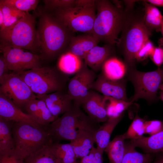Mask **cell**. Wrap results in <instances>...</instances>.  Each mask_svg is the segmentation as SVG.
Returning a JSON list of instances; mask_svg holds the SVG:
<instances>
[{"label": "cell", "instance_id": "6da1fadb", "mask_svg": "<svg viewBox=\"0 0 163 163\" xmlns=\"http://www.w3.org/2000/svg\"><path fill=\"white\" fill-rule=\"evenodd\" d=\"M38 11L36 13L40 42V56L44 60H52L66 51L75 33L43 8Z\"/></svg>", "mask_w": 163, "mask_h": 163}, {"label": "cell", "instance_id": "7a4b0ae2", "mask_svg": "<svg viewBox=\"0 0 163 163\" xmlns=\"http://www.w3.org/2000/svg\"><path fill=\"white\" fill-rule=\"evenodd\" d=\"M80 106L74 103L71 108L51 123L43 126L52 142L62 140H74L79 132L87 130L93 133L99 127L81 110Z\"/></svg>", "mask_w": 163, "mask_h": 163}, {"label": "cell", "instance_id": "3957f363", "mask_svg": "<svg viewBox=\"0 0 163 163\" xmlns=\"http://www.w3.org/2000/svg\"><path fill=\"white\" fill-rule=\"evenodd\" d=\"M97 12L91 35L99 42L112 46L118 44V35L126 20L119 8L108 0H96Z\"/></svg>", "mask_w": 163, "mask_h": 163}, {"label": "cell", "instance_id": "277c9868", "mask_svg": "<svg viewBox=\"0 0 163 163\" xmlns=\"http://www.w3.org/2000/svg\"><path fill=\"white\" fill-rule=\"evenodd\" d=\"M37 17L36 12L34 14L26 13L22 18L0 31V41L35 54L40 53V42L36 26Z\"/></svg>", "mask_w": 163, "mask_h": 163}, {"label": "cell", "instance_id": "5b68a950", "mask_svg": "<svg viewBox=\"0 0 163 163\" xmlns=\"http://www.w3.org/2000/svg\"><path fill=\"white\" fill-rule=\"evenodd\" d=\"M17 73L36 96L64 91L68 79L66 74L51 67L41 66Z\"/></svg>", "mask_w": 163, "mask_h": 163}, {"label": "cell", "instance_id": "8992f818", "mask_svg": "<svg viewBox=\"0 0 163 163\" xmlns=\"http://www.w3.org/2000/svg\"><path fill=\"white\" fill-rule=\"evenodd\" d=\"M11 130L15 144L14 155L24 161L50 141L42 126H35L26 123L12 121Z\"/></svg>", "mask_w": 163, "mask_h": 163}, {"label": "cell", "instance_id": "52a82bcc", "mask_svg": "<svg viewBox=\"0 0 163 163\" xmlns=\"http://www.w3.org/2000/svg\"><path fill=\"white\" fill-rule=\"evenodd\" d=\"M117 45L122 47L128 65L133 67L135 56L145 42L149 39L151 31L146 26L143 18L126 19Z\"/></svg>", "mask_w": 163, "mask_h": 163}, {"label": "cell", "instance_id": "ba28073f", "mask_svg": "<svg viewBox=\"0 0 163 163\" xmlns=\"http://www.w3.org/2000/svg\"><path fill=\"white\" fill-rule=\"evenodd\" d=\"M129 72L128 78L135 90L131 101L133 103L141 98L149 102L156 100L158 91L163 83V69L158 67L155 71L144 72L132 67Z\"/></svg>", "mask_w": 163, "mask_h": 163}, {"label": "cell", "instance_id": "9c48e42d", "mask_svg": "<svg viewBox=\"0 0 163 163\" xmlns=\"http://www.w3.org/2000/svg\"><path fill=\"white\" fill-rule=\"evenodd\" d=\"M95 7H75L50 13L73 32H79L91 35L96 17Z\"/></svg>", "mask_w": 163, "mask_h": 163}, {"label": "cell", "instance_id": "30bf717a", "mask_svg": "<svg viewBox=\"0 0 163 163\" xmlns=\"http://www.w3.org/2000/svg\"><path fill=\"white\" fill-rule=\"evenodd\" d=\"M0 93L21 110L29 101L37 98L17 73H8L0 78Z\"/></svg>", "mask_w": 163, "mask_h": 163}, {"label": "cell", "instance_id": "8fae6325", "mask_svg": "<svg viewBox=\"0 0 163 163\" xmlns=\"http://www.w3.org/2000/svg\"><path fill=\"white\" fill-rule=\"evenodd\" d=\"M0 50L9 70L18 73L41 67L40 56L37 54L11 47L1 41Z\"/></svg>", "mask_w": 163, "mask_h": 163}, {"label": "cell", "instance_id": "7c38bea8", "mask_svg": "<svg viewBox=\"0 0 163 163\" xmlns=\"http://www.w3.org/2000/svg\"><path fill=\"white\" fill-rule=\"evenodd\" d=\"M97 78L96 72L88 68L83 62L80 69L70 80L68 85L67 93L73 102L80 105L88 94Z\"/></svg>", "mask_w": 163, "mask_h": 163}, {"label": "cell", "instance_id": "4fadbf2b", "mask_svg": "<svg viewBox=\"0 0 163 163\" xmlns=\"http://www.w3.org/2000/svg\"><path fill=\"white\" fill-rule=\"evenodd\" d=\"M125 84V81L123 79L110 80L101 72L94 83L92 89L101 93L104 96L130 101L127 97Z\"/></svg>", "mask_w": 163, "mask_h": 163}, {"label": "cell", "instance_id": "5bb4252c", "mask_svg": "<svg viewBox=\"0 0 163 163\" xmlns=\"http://www.w3.org/2000/svg\"><path fill=\"white\" fill-rule=\"evenodd\" d=\"M104 96L91 89L80 105L88 115L97 123L106 122L108 119L104 102Z\"/></svg>", "mask_w": 163, "mask_h": 163}, {"label": "cell", "instance_id": "9a60e30c", "mask_svg": "<svg viewBox=\"0 0 163 163\" xmlns=\"http://www.w3.org/2000/svg\"><path fill=\"white\" fill-rule=\"evenodd\" d=\"M37 99L43 101L50 112L56 119L71 108L73 100L64 91H58L45 95L37 96Z\"/></svg>", "mask_w": 163, "mask_h": 163}, {"label": "cell", "instance_id": "2e32d148", "mask_svg": "<svg viewBox=\"0 0 163 163\" xmlns=\"http://www.w3.org/2000/svg\"><path fill=\"white\" fill-rule=\"evenodd\" d=\"M0 117L8 121L25 122L35 126H42L35 122L29 114L23 112L21 109L1 93Z\"/></svg>", "mask_w": 163, "mask_h": 163}, {"label": "cell", "instance_id": "e0dca14e", "mask_svg": "<svg viewBox=\"0 0 163 163\" xmlns=\"http://www.w3.org/2000/svg\"><path fill=\"white\" fill-rule=\"evenodd\" d=\"M112 46L107 44L102 46H94L84 58V62L95 72L99 71L106 61L111 57Z\"/></svg>", "mask_w": 163, "mask_h": 163}, {"label": "cell", "instance_id": "ac0fdd59", "mask_svg": "<svg viewBox=\"0 0 163 163\" xmlns=\"http://www.w3.org/2000/svg\"><path fill=\"white\" fill-rule=\"evenodd\" d=\"M98 42L93 36L88 34L75 36L72 39L65 52L72 53L83 59L89 51L97 45Z\"/></svg>", "mask_w": 163, "mask_h": 163}, {"label": "cell", "instance_id": "d6986e66", "mask_svg": "<svg viewBox=\"0 0 163 163\" xmlns=\"http://www.w3.org/2000/svg\"><path fill=\"white\" fill-rule=\"evenodd\" d=\"M123 114L116 117L108 118L105 123L93 133L97 148L104 152L109 142L111 134L115 127L122 119Z\"/></svg>", "mask_w": 163, "mask_h": 163}, {"label": "cell", "instance_id": "ffe728a7", "mask_svg": "<svg viewBox=\"0 0 163 163\" xmlns=\"http://www.w3.org/2000/svg\"><path fill=\"white\" fill-rule=\"evenodd\" d=\"M130 143L135 148L142 149L146 153L163 152V130L149 137L143 136L131 139Z\"/></svg>", "mask_w": 163, "mask_h": 163}, {"label": "cell", "instance_id": "44dd1931", "mask_svg": "<svg viewBox=\"0 0 163 163\" xmlns=\"http://www.w3.org/2000/svg\"><path fill=\"white\" fill-rule=\"evenodd\" d=\"M94 142L92 132L82 130L70 144L73 148L77 158L81 159L89 154L94 147Z\"/></svg>", "mask_w": 163, "mask_h": 163}, {"label": "cell", "instance_id": "7402d4cb", "mask_svg": "<svg viewBox=\"0 0 163 163\" xmlns=\"http://www.w3.org/2000/svg\"><path fill=\"white\" fill-rule=\"evenodd\" d=\"M12 123L0 117V155L14 152L15 144L12 133Z\"/></svg>", "mask_w": 163, "mask_h": 163}, {"label": "cell", "instance_id": "603a6c76", "mask_svg": "<svg viewBox=\"0 0 163 163\" xmlns=\"http://www.w3.org/2000/svg\"><path fill=\"white\" fill-rule=\"evenodd\" d=\"M101 73L110 80H118L123 79L126 72L124 64L115 57L111 56L103 64Z\"/></svg>", "mask_w": 163, "mask_h": 163}, {"label": "cell", "instance_id": "cb8c5ba5", "mask_svg": "<svg viewBox=\"0 0 163 163\" xmlns=\"http://www.w3.org/2000/svg\"><path fill=\"white\" fill-rule=\"evenodd\" d=\"M125 139L124 134L117 135L105 149L110 163H121L125 153Z\"/></svg>", "mask_w": 163, "mask_h": 163}, {"label": "cell", "instance_id": "d4e9b609", "mask_svg": "<svg viewBox=\"0 0 163 163\" xmlns=\"http://www.w3.org/2000/svg\"><path fill=\"white\" fill-rule=\"evenodd\" d=\"M82 60L72 53L65 52L59 59L58 69L66 75L75 74L81 68L83 62Z\"/></svg>", "mask_w": 163, "mask_h": 163}, {"label": "cell", "instance_id": "484cf974", "mask_svg": "<svg viewBox=\"0 0 163 163\" xmlns=\"http://www.w3.org/2000/svg\"><path fill=\"white\" fill-rule=\"evenodd\" d=\"M145 8L143 20L146 27L150 30H160L163 22V17L156 6L144 1Z\"/></svg>", "mask_w": 163, "mask_h": 163}, {"label": "cell", "instance_id": "4316f807", "mask_svg": "<svg viewBox=\"0 0 163 163\" xmlns=\"http://www.w3.org/2000/svg\"><path fill=\"white\" fill-rule=\"evenodd\" d=\"M50 149L60 163H75L77 159L73 148L70 143H49Z\"/></svg>", "mask_w": 163, "mask_h": 163}, {"label": "cell", "instance_id": "83f0119b", "mask_svg": "<svg viewBox=\"0 0 163 163\" xmlns=\"http://www.w3.org/2000/svg\"><path fill=\"white\" fill-rule=\"evenodd\" d=\"M103 102L108 118L120 116L133 103L131 101H126L104 96Z\"/></svg>", "mask_w": 163, "mask_h": 163}, {"label": "cell", "instance_id": "f1b7e54d", "mask_svg": "<svg viewBox=\"0 0 163 163\" xmlns=\"http://www.w3.org/2000/svg\"><path fill=\"white\" fill-rule=\"evenodd\" d=\"M50 142L42 148L32 153L24 160V163H60L52 152Z\"/></svg>", "mask_w": 163, "mask_h": 163}, {"label": "cell", "instance_id": "f546056e", "mask_svg": "<svg viewBox=\"0 0 163 163\" xmlns=\"http://www.w3.org/2000/svg\"><path fill=\"white\" fill-rule=\"evenodd\" d=\"M0 10L2 12L4 18V26L1 30L11 25L26 14L12 5L5 3L2 0H0Z\"/></svg>", "mask_w": 163, "mask_h": 163}, {"label": "cell", "instance_id": "4dcf8cb0", "mask_svg": "<svg viewBox=\"0 0 163 163\" xmlns=\"http://www.w3.org/2000/svg\"><path fill=\"white\" fill-rule=\"evenodd\" d=\"M130 142L125 144V151L121 163H150V154H142L137 151Z\"/></svg>", "mask_w": 163, "mask_h": 163}, {"label": "cell", "instance_id": "1f68e13d", "mask_svg": "<svg viewBox=\"0 0 163 163\" xmlns=\"http://www.w3.org/2000/svg\"><path fill=\"white\" fill-rule=\"evenodd\" d=\"M143 119L136 115L127 131L124 134L126 139L138 138L145 133V123Z\"/></svg>", "mask_w": 163, "mask_h": 163}, {"label": "cell", "instance_id": "d6a6232c", "mask_svg": "<svg viewBox=\"0 0 163 163\" xmlns=\"http://www.w3.org/2000/svg\"><path fill=\"white\" fill-rule=\"evenodd\" d=\"M42 1L44 4L43 9L49 13L75 7V0H43Z\"/></svg>", "mask_w": 163, "mask_h": 163}, {"label": "cell", "instance_id": "836d02e7", "mask_svg": "<svg viewBox=\"0 0 163 163\" xmlns=\"http://www.w3.org/2000/svg\"><path fill=\"white\" fill-rule=\"evenodd\" d=\"M5 3L12 6L26 13L35 11L40 2L38 0H2Z\"/></svg>", "mask_w": 163, "mask_h": 163}, {"label": "cell", "instance_id": "e575fe53", "mask_svg": "<svg viewBox=\"0 0 163 163\" xmlns=\"http://www.w3.org/2000/svg\"><path fill=\"white\" fill-rule=\"evenodd\" d=\"M36 101L40 111L42 126H46L57 119L52 114L43 101L37 98Z\"/></svg>", "mask_w": 163, "mask_h": 163}, {"label": "cell", "instance_id": "d590c367", "mask_svg": "<svg viewBox=\"0 0 163 163\" xmlns=\"http://www.w3.org/2000/svg\"><path fill=\"white\" fill-rule=\"evenodd\" d=\"M36 99H33L28 102L24 108L35 122L40 125L42 126L41 113L37 105Z\"/></svg>", "mask_w": 163, "mask_h": 163}, {"label": "cell", "instance_id": "8d00e7d4", "mask_svg": "<svg viewBox=\"0 0 163 163\" xmlns=\"http://www.w3.org/2000/svg\"><path fill=\"white\" fill-rule=\"evenodd\" d=\"M155 47L148 39L143 44L135 56V59L142 61L146 59L152 54Z\"/></svg>", "mask_w": 163, "mask_h": 163}, {"label": "cell", "instance_id": "74e56055", "mask_svg": "<svg viewBox=\"0 0 163 163\" xmlns=\"http://www.w3.org/2000/svg\"><path fill=\"white\" fill-rule=\"evenodd\" d=\"M103 152L94 147L88 155L81 159L79 163H103Z\"/></svg>", "mask_w": 163, "mask_h": 163}, {"label": "cell", "instance_id": "f35d334b", "mask_svg": "<svg viewBox=\"0 0 163 163\" xmlns=\"http://www.w3.org/2000/svg\"><path fill=\"white\" fill-rule=\"evenodd\" d=\"M163 130V122L158 120L145 121V133L152 136Z\"/></svg>", "mask_w": 163, "mask_h": 163}, {"label": "cell", "instance_id": "ab89813d", "mask_svg": "<svg viewBox=\"0 0 163 163\" xmlns=\"http://www.w3.org/2000/svg\"><path fill=\"white\" fill-rule=\"evenodd\" d=\"M149 57L153 63L159 67L163 63V48L155 47Z\"/></svg>", "mask_w": 163, "mask_h": 163}, {"label": "cell", "instance_id": "60d3db41", "mask_svg": "<svg viewBox=\"0 0 163 163\" xmlns=\"http://www.w3.org/2000/svg\"><path fill=\"white\" fill-rule=\"evenodd\" d=\"M0 163H24V160L16 157L14 153L0 155Z\"/></svg>", "mask_w": 163, "mask_h": 163}, {"label": "cell", "instance_id": "b9f144b4", "mask_svg": "<svg viewBox=\"0 0 163 163\" xmlns=\"http://www.w3.org/2000/svg\"><path fill=\"white\" fill-rule=\"evenodd\" d=\"M96 0H75V7L84 8L95 7Z\"/></svg>", "mask_w": 163, "mask_h": 163}, {"label": "cell", "instance_id": "7bdbcfd3", "mask_svg": "<svg viewBox=\"0 0 163 163\" xmlns=\"http://www.w3.org/2000/svg\"><path fill=\"white\" fill-rule=\"evenodd\" d=\"M9 71L7 62L2 54L0 56V78L8 74Z\"/></svg>", "mask_w": 163, "mask_h": 163}, {"label": "cell", "instance_id": "ee69618b", "mask_svg": "<svg viewBox=\"0 0 163 163\" xmlns=\"http://www.w3.org/2000/svg\"><path fill=\"white\" fill-rule=\"evenodd\" d=\"M144 1L155 6L163 7V0H147Z\"/></svg>", "mask_w": 163, "mask_h": 163}, {"label": "cell", "instance_id": "f6af8a7d", "mask_svg": "<svg viewBox=\"0 0 163 163\" xmlns=\"http://www.w3.org/2000/svg\"><path fill=\"white\" fill-rule=\"evenodd\" d=\"M160 31H161L162 35L163 37L159 40V43L161 44H163V22L160 27Z\"/></svg>", "mask_w": 163, "mask_h": 163}, {"label": "cell", "instance_id": "bcb514c9", "mask_svg": "<svg viewBox=\"0 0 163 163\" xmlns=\"http://www.w3.org/2000/svg\"><path fill=\"white\" fill-rule=\"evenodd\" d=\"M152 163H163V152H162V155L159 158Z\"/></svg>", "mask_w": 163, "mask_h": 163}, {"label": "cell", "instance_id": "7dc6e473", "mask_svg": "<svg viewBox=\"0 0 163 163\" xmlns=\"http://www.w3.org/2000/svg\"><path fill=\"white\" fill-rule=\"evenodd\" d=\"M159 98L163 102V91H161Z\"/></svg>", "mask_w": 163, "mask_h": 163}, {"label": "cell", "instance_id": "c3c4849f", "mask_svg": "<svg viewBox=\"0 0 163 163\" xmlns=\"http://www.w3.org/2000/svg\"><path fill=\"white\" fill-rule=\"evenodd\" d=\"M159 90L161 91H163V83L160 85L159 88Z\"/></svg>", "mask_w": 163, "mask_h": 163}, {"label": "cell", "instance_id": "681fc988", "mask_svg": "<svg viewBox=\"0 0 163 163\" xmlns=\"http://www.w3.org/2000/svg\"><path fill=\"white\" fill-rule=\"evenodd\" d=\"M75 163H78V162H77V161Z\"/></svg>", "mask_w": 163, "mask_h": 163}]
</instances>
